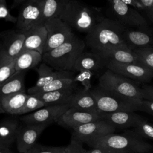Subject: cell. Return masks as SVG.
I'll list each match as a JSON object with an SVG mask.
<instances>
[{
  "label": "cell",
  "instance_id": "83f0119b",
  "mask_svg": "<svg viewBox=\"0 0 153 153\" xmlns=\"http://www.w3.org/2000/svg\"><path fill=\"white\" fill-rule=\"evenodd\" d=\"M68 0H43L39 25H44L48 20L60 18Z\"/></svg>",
  "mask_w": 153,
  "mask_h": 153
},
{
  "label": "cell",
  "instance_id": "cb8c5ba5",
  "mask_svg": "<svg viewBox=\"0 0 153 153\" xmlns=\"http://www.w3.org/2000/svg\"><path fill=\"white\" fill-rule=\"evenodd\" d=\"M42 61V55L34 50H23L15 60L14 69L16 72H26L34 69Z\"/></svg>",
  "mask_w": 153,
  "mask_h": 153
},
{
  "label": "cell",
  "instance_id": "ffe728a7",
  "mask_svg": "<svg viewBox=\"0 0 153 153\" xmlns=\"http://www.w3.org/2000/svg\"><path fill=\"white\" fill-rule=\"evenodd\" d=\"M98 56L104 61L105 64L108 62L140 63L136 54L127 46L115 48Z\"/></svg>",
  "mask_w": 153,
  "mask_h": 153
},
{
  "label": "cell",
  "instance_id": "e0dca14e",
  "mask_svg": "<svg viewBox=\"0 0 153 153\" xmlns=\"http://www.w3.org/2000/svg\"><path fill=\"white\" fill-rule=\"evenodd\" d=\"M48 126L46 124H25L20 127L16 140L19 153H25L36 145V141Z\"/></svg>",
  "mask_w": 153,
  "mask_h": 153
},
{
  "label": "cell",
  "instance_id": "ee69618b",
  "mask_svg": "<svg viewBox=\"0 0 153 153\" xmlns=\"http://www.w3.org/2000/svg\"><path fill=\"white\" fill-rule=\"evenodd\" d=\"M146 16L148 17L149 20L153 23V6L152 7L151 9L150 10V11H149V13H148Z\"/></svg>",
  "mask_w": 153,
  "mask_h": 153
},
{
  "label": "cell",
  "instance_id": "bcb514c9",
  "mask_svg": "<svg viewBox=\"0 0 153 153\" xmlns=\"http://www.w3.org/2000/svg\"><path fill=\"white\" fill-rule=\"evenodd\" d=\"M1 41H0V49H1Z\"/></svg>",
  "mask_w": 153,
  "mask_h": 153
},
{
  "label": "cell",
  "instance_id": "d590c367",
  "mask_svg": "<svg viewBox=\"0 0 153 153\" xmlns=\"http://www.w3.org/2000/svg\"><path fill=\"white\" fill-rule=\"evenodd\" d=\"M93 75V72L88 71H83L79 72L78 75L75 76V80L77 82H81L84 86L83 88L85 90H91V79Z\"/></svg>",
  "mask_w": 153,
  "mask_h": 153
},
{
  "label": "cell",
  "instance_id": "e575fe53",
  "mask_svg": "<svg viewBox=\"0 0 153 153\" xmlns=\"http://www.w3.org/2000/svg\"><path fill=\"white\" fill-rule=\"evenodd\" d=\"M15 60L16 59L10 63L0 65V85L16 72Z\"/></svg>",
  "mask_w": 153,
  "mask_h": 153
},
{
  "label": "cell",
  "instance_id": "2e32d148",
  "mask_svg": "<svg viewBox=\"0 0 153 153\" xmlns=\"http://www.w3.org/2000/svg\"><path fill=\"white\" fill-rule=\"evenodd\" d=\"M102 120L106 121L116 129L134 128L142 121L146 120L135 112L121 111L115 112H100Z\"/></svg>",
  "mask_w": 153,
  "mask_h": 153
},
{
  "label": "cell",
  "instance_id": "277c9868",
  "mask_svg": "<svg viewBox=\"0 0 153 153\" xmlns=\"http://www.w3.org/2000/svg\"><path fill=\"white\" fill-rule=\"evenodd\" d=\"M85 46L84 41L75 36L58 47L44 53L42 61L56 71H73L75 62L84 52Z\"/></svg>",
  "mask_w": 153,
  "mask_h": 153
},
{
  "label": "cell",
  "instance_id": "60d3db41",
  "mask_svg": "<svg viewBox=\"0 0 153 153\" xmlns=\"http://www.w3.org/2000/svg\"><path fill=\"white\" fill-rule=\"evenodd\" d=\"M85 153H112L102 148H93L90 150H86Z\"/></svg>",
  "mask_w": 153,
  "mask_h": 153
},
{
  "label": "cell",
  "instance_id": "f546056e",
  "mask_svg": "<svg viewBox=\"0 0 153 153\" xmlns=\"http://www.w3.org/2000/svg\"><path fill=\"white\" fill-rule=\"evenodd\" d=\"M130 131L142 139H153V123L145 120L133 128V130Z\"/></svg>",
  "mask_w": 153,
  "mask_h": 153
},
{
  "label": "cell",
  "instance_id": "9a60e30c",
  "mask_svg": "<svg viewBox=\"0 0 153 153\" xmlns=\"http://www.w3.org/2000/svg\"><path fill=\"white\" fill-rule=\"evenodd\" d=\"M102 120L100 114L92 113L70 108L59 119L57 123L72 130L82 125Z\"/></svg>",
  "mask_w": 153,
  "mask_h": 153
},
{
  "label": "cell",
  "instance_id": "d6a6232c",
  "mask_svg": "<svg viewBox=\"0 0 153 153\" xmlns=\"http://www.w3.org/2000/svg\"><path fill=\"white\" fill-rule=\"evenodd\" d=\"M125 4L132 7L141 14H148L153 6V0H123Z\"/></svg>",
  "mask_w": 153,
  "mask_h": 153
},
{
  "label": "cell",
  "instance_id": "4fadbf2b",
  "mask_svg": "<svg viewBox=\"0 0 153 153\" xmlns=\"http://www.w3.org/2000/svg\"><path fill=\"white\" fill-rule=\"evenodd\" d=\"M70 108L69 104L47 106L22 117L20 120L25 124H46L48 126L53 123H57L60 117Z\"/></svg>",
  "mask_w": 153,
  "mask_h": 153
},
{
  "label": "cell",
  "instance_id": "6da1fadb",
  "mask_svg": "<svg viewBox=\"0 0 153 153\" xmlns=\"http://www.w3.org/2000/svg\"><path fill=\"white\" fill-rule=\"evenodd\" d=\"M126 27L108 17H105L91 31L87 33L85 45L91 52L100 55L115 48L127 46L124 38Z\"/></svg>",
  "mask_w": 153,
  "mask_h": 153
},
{
  "label": "cell",
  "instance_id": "3957f363",
  "mask_svg": "<svg viewBox=\"0 0 153 153\" xmlns=\"http://www.w3.org/2000/svg\"><path fill=\"white\" fill-rule=\"evenodd\" d=\"M92 148H102L112 153H149L153 146L127 131L124 134L111 133L87 143Z\"/></svg>",
  "mask_w": 153,
  "mask_h": 153
},
{
  "label": "cell",
  "instance_id": "4316f807",
  "mask_svg": "<svg viewBox=\"0 0 153 153\" xmlns=\"http://www.w3.org/2000/svg\"><path fill=\"white\" fill-rule=\"evenodd\" d=\"M19 121L16 118H7L0 122V143L10 147L16 140L19 130Z\"/></svg>",
  "mask_w": 153,
  "mask_h": 153
},
{
  "label": "cell",
  "instance_id": "7bdbcfd3",
  "mask_svg": "<svg viewBox=\"0 0 153 153\" xmlns=\"http://www.w3.org/2000/svg\"><path fill=\"white\" fill-rule=\"evenodd\" d=\"M0 153H13L8 147L0 143Z\"/></svg>",
  "mask_w": 153,
  "mask_h": 153
},
{
  "label": "cell",
  "instance_id": "74e56055",
  "mask_svg": "<svg viewBox=\"0 0 153 153\" xmlns=\"http://www.w3.org/2000/svg\"><path fill=\"white\" fill-rule=\"evenodd\" d=\"M83 143L71 139L69 144L65 148V153H85L86 149L82 146Z\"/></svg>",
  "mask_w": 153,
  "mask_h": 153
},
{
  "label": "cell",
  "instance_id": "8992f818",
  "mask_svg": "<svg viewBox=\"0 0 153 153\" xmlns=\"http://www.w3.org/2000/svg\"><path fill=\"white\" fill-rule=\"evenodd\" d=\"M100 112H115L121 111L135 112L139 111L140 101L128 99L108 91L98 85L91 89Z\"/></svg>",
  "mask_w": 153,
  "mask_h": 153
},
{
  "label": "cell",
  "instance_id": "52a82bcc",
  "mask_svg": "<svg viewBox=\"0 0 153 153\" xmlns=\"http://www.w3.org/2000/svg\"><path fill=\"white\" fill-rule=\"evenodd\" d=\"M108 18L126 28H139L149 26L145 18L123 0L108 1Z\"/></svg>",
  "mask_w": 153,
  "mask_h": 153
},
{
  "label": "cell",
  "instance_id": "5b68a950",
  "mask_svg": "<svg viewBox=\"0 0 153 153\" xmlns=\"http://www.w3.org/2000/svg\"><path fill=\"white\" fill-rule=\"evenodd\" d=\"M99 87L119 96L136 101H141L143 94L139 83L106 69L99 77Z\"/></svg>",
  "mask_w": 153,
  "mask_h": 153
},
{
  "label": "cell",
  "instance_id": "7c38bea8",
  "mask_svg": "<svg viewBox=\"0 0 153 153\" xmlns=\"http://www.w3.org/2000/svg\"><path fill=\"white\" fill-rule=\"evenodd\" d=\"M116 128L111 124L100 120L91 122L73 129L72 138L87 143L96 138L114 133Z\"/></svg>",
  "mask_w": 153,
  "mask_h": 153
},
{
  "label": "cell",
  "instance_id": "836d02e7",
  "mask_svg": "<svg viewBox=\"0 0 153 153\" xmlns=\"http://www.w3.org/2000/svg\"><path fill=\"white\" fill-rule=\"evenodd\" d=\"M66 146H44L36 144L25 153H65Z\"/></svg>",
  "mask_w": 153,
  "mask_h": 153
},
{
  "label": "cell",
  "instance_id": "1f68e13d",
  "mask_svg": "<svg viewBox=\"0 0 153 153\" xmlns=\"http://www.w3.org/2000/svg\"><path fill=\"white\" fill-rule=\"evenodd\" d=\"M45 106V105L44 102L36 96L29 94L20 115H24L32 111L35 112Z\"/></svg>",
  "mask_w": 153,
  "mask_h": 153
},
{
  "label": "cell",
  "instance_id": "f6af8a7d",
  "mask_svg": "<svg viewBox=\"0 0 153 153\" xmlns=\"http://www.w3.org/2000/svg\"><path fill=\"white\" fill-rule=\"evenodd\" d=\"M2 113H5V112L4 111V110L2 109V108L0 105V114H2Z\"/></svg>",
  "mask_w": 153,
  "mask_h": 153
},
{
  "label": "cell",
  "instance_id": "f1b7e54d",
  "mask_svg": "<svg viewBox=\"0 0 153 153\" xmlns=\"http://www.w3.org/2000/svg\"><path fill=\"white\" fill-rule=\"evenodd\" d=\"M77 82L75 80V76L62 78L57 79L50 84L38 89L34 91L32 94L51 92L72 87H77Z\"/></svg>",
  "mask_w": 153,
  "mask_h": 153
},
{
  "label": "cell",
  "instance_id": "ba28073f",
  "mask_svg": "<svg viewBox=\"0 0 153 153\" xmlns=\"http://www.w3.org/2000/svg\"><path fill=\"white\" fill-rule=\"evenodd\" d=\"M44 25L47 32L44 53L58 47L75 36L72 27L59 18L48 20Z\"/></svg>",
  "mask_w": 153,
  "mask_h": 153
},
{
  "label": "cell",
  "instance_id": "b9f144b4",
  "mask_svg": "<svg viewBox=\"0 0 153 153\" xmlns=\"http://www.w3.org/2000/svg\"><path fill=\"white\" fill-rule=\"evenodd\" d=\"M27 0H14L10 7V8L14 9L19 6L22 7L23 4H25L27 2Z\"/></svg>",
  "mask_w": 153,
  "mask_h": 153
},
{
  "label": "cell",
  "instance_id": "8fae6325",
  "mask_svg": "<svg viewBox=\"0 0 153 153\" xmlns=\"http://www.w3.org/2000/svg\"><path fill=\"white\" fill-rule=\"evenodd\" d=\"M42 5L43 0H27L20 9L16 23L17 30L25 32L39 26Z\"/></svg>",
  "mask_w": 153,
  "mask_h": 153
},
{
  "label": "cell",
  "instance_id": "9c48e42d",
  "mask_svg": "<svg viewBox=\"0 0 153 153\" xmlns=\"http://www.w3.org/2000/svg\"><path fill=\"white\" fill-rule=\"evenodd\" d=\"M25 39V33L17 30L0 32V65L10 63L17 57L23 50Z\"/></svg>",
  "mask_w": 153,
  "mask_h": 153
},
{
  "label": "cell",
  "instance_id": "4dcf8cb0",
  "mask_svg": "<svg viewBox=\"0 0 153 153\" xmlns=\"http://www.w3.org/2000/svg\"><path fill=\"white\" fill-rule=\"evenodd\" d=\"M133 51L137 56L140 63L153 72V48L134 50Z\"/></svg>",
  "mask_w": 153,
  "mask_h": 153
},
{
  "label": "cell",
  "instance_id": "f35d334b",
  "mask_svg": "<svg viewBox=\"0 0 153 153\" xmlns=\"http://www.w3.org/2000/svg\"><path fill=\"white\" fill-rule=\"evenodd\" d=\"M139 111L145 112L153 116V102L143 99L139 103Z\"/></svg>",
  "mask_w": 153,
  "mask_h": 153
},
{
  "label": "cell",
  "instance_id": "8d00e7d4",
  "mask_svg": "<svg viewBox=\"0 0 153 153\" xmlns=\"http://www.w3.org/2000/svg\"><path fill=\"white\" fill-rule=\"evenodd\" d=\"M0 19H3L6 22L16 23L17 17L13 16L10 11L5 0H0Z\"/></svg>",
  "mask_w": 153,
  "mask_h": 153
},
{
  "label": "cell",
  "instance_id": "d4e9b609",
  "mask_svg": "<svg viewBox=\"0 0 153 153\" xmlns=\"http://www.w3.org/2000/svg\"><path fill=\"white\" fill-rule=\"evenodd\" d=\"M26 72H16L0 85V101L5 97L20 92H25V76Z\"/></svg>",
  "mask_w": 153,
  "mask_h": 153
},
{
  "label": "cell",
  "instance_id": "7a4b0ae2",
  "mask_svg": "<svg viewBox=\"0 0 153 153\" xmlns=\"http://www.w3.org/2000/svg\"><path fill=\"white\" fill-rule=\"evenodd\" d=\"M105 17L100 8L68 0L59 19L72 29L88 33Z\"/></svg>",
  "mask_w": 153,
  "mask_h": 153
},
{
  "label": "cell",
  "instance_id": "5bb4252c",
  "mask_svg": "<svg viewBox=\"0 0 153 153\" xmlns=\"http://www.w3.org/2000/svg\"><path fill=\"white\" fill-rule=\"evenodd\" d=\"M124 38L126 44L132 51L153 48V28L149 26L139 28H126Z\"/></svg>",
  "mask_w": 153,
  "mask_h": 153
},
{
  "label": "cell",
  "instance_id": "484cf974",
  "mask_svg": "<svg viewBox=\"0 0 153 153\" xmlns=\"http://www.w3.org/2000/svg\"><path fill=\"white\" fill-rule=\"evenodd\" d=\"M29 94L20 92L4 97L0 101V105L5 112L11 115H20Z\"/></svg>",
  "mask_w": 153,
  "mask_h": 153
},
{
  "label": "cell",
  "instance_id": "603a6c76",
  "mask_svg": "<svg viewBox=\"0 0 153 153\" xmlns=\"http://www.w3.org/2000/svg\"><path fill=\"white\" fill-rule=\"evenodd\" d=\"M103 68H105V62L98 55L91 51L83 52L76 59L73 71L95 72Z\"/></svg>",
  "mask_w": 153,
  "mask_h": 153
},
{
  "label": "cell",
  "instance_id": "d6986e66",
  "mask_svg": "<svg viewBox=\"0 0 153 153\" xmlns=\"http://www.w3.org/2000/svg\"><path fill=\"white\" fill-rule=\"evenodd\" d=\"M24 33L25 39L22 50H34L42 55L47 37V32L44 25L35 26Z\"/></svg>",
  "mask_w": 153,
  "mask_h": 153
},
{
  "label": "cell",
  "instance_id": "7402d4cb",
  "mask_svg": "<svg viewBox=\"0 0 153 153\" xmlns=\"http://www.w3.org/2000/svg\"><path fill=\"white\" fill-rule=\"evenodd\" d=\"M77 90V87H72L34 95L41 99L44 102L45 106L63 105L70 103Z\"/></svg>",
  "mask_w": 153,
  "mask_h": 153
},
{
  "label": "cell",
  "instance_id": "30bf717a",
  "mask_svg": "<svg viewBox=\"0 0 153 153\" xmlns=\"http://www.w3.org/2000/svg\"><path fill=\"white\" fill-rule=\"evenodd\" d=\"M105 68L139 83L147 84L153 79V72L140 63L108 62Z\"/></svg>",
  "mask_w": 153,
  "mask_h": 153
},
{
  "label": "cell",
  "instance_id": "ac0fdd59",
  "mask_svg": "<svg viewBox=\"0 0 153 153\" xmlns=\"http://www.w3.org/2000/svg\"><path fill=\"white\" fill-rule=\"evenodd\" d=\"M36 71L38 74V79L36 84L27 90V93L32 94L38 89L50 84L52 81L62 78L75 76L71 71H53V69L45 63H42Z\"/></svg>",
  "mask_w": 153,
  "mask_h": 153
},
{
  "label": "cell",
  "instance_id": "44dd1931",
  "mask_svg": "<svg viewBox=\"0 0 153 153\" xmlns=\"http://www.w3.org/2000/svg\"><path fill=\"white\" fill-rule=\"evenodd\" d=\"M71 108H75L81 111L100 114L96 101L92 95L90 90L82 88L78 90L72 99L70 103Z\"/></svg>",
  "mask_w": 153,
  "mask_h": 153
},
{
  "label": "cell",
  "instance_id": "ab89813d",
  "mask_svg": "<svg viewBox=\"0 0 153 153\" xmlns=\"http://www.w3.org/2000/svg\"><path fill=\"white\" fill-rule=\"evenodd\" d=\"M140 87L143 92V99L153 102V86L147 84H142Z\"/></svg>",
  "mask_w": 153,
  "mask_h": 153
}]
</instances>
